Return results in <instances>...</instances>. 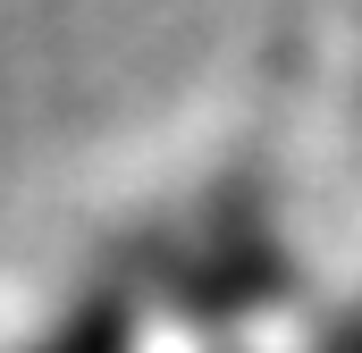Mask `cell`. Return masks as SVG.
<instances>
[{
  "mask_svg": "<svg viewBox=\"0 0 362 353\" xmlns=\"http://www.w3.org/2000/svg\"><path fill=\"white\" fill-rule=\"evenodd\" d=\"M118 345H127V328H118L110 311H93V320H76V328H68L51 353H118Z\"/></svg>",
  "mask_w": 362,
  "mask_h": 353,
  "instance_id": "1",
  "label": "cell"
}]
</instances>
